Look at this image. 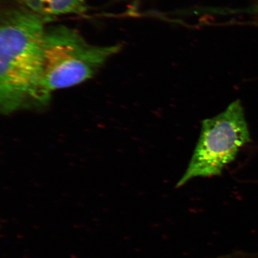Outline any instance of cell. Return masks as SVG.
<instances>
[{"label": "cell", "mask_w": 258, "mask_h": 258, "mask_svg": "<svg viewBox=\"0 0 258 258\" xmlns=\"http://www.w3.org/2000/svg\"><path fill=\"white\" fill-rule=\"evenodd\" d=\"M52 19L21 6L3 10L0 20V101L9 113L32 100L44 104L40 92L46 24Z\"/></svg>", "instance_id": "obj_1"}, {"label": "cell", "mask_w": 258, "mask_h": 258, "mask_svg": "<svg viewBox=\"0 0 258 258\" xmlns=\"http://www.w3.org/2000/svg\"><path fill=\"white\" fill-rule=\"evenodd\" d=\"M120 44L97 46L66 25L47 27L42 51L40 92L46 102L50 92L78 85L121 49Z\"/></svg>", "instance_id": "obj_2"}, {"label": "cell", "mask_w": 258, "mask_h": 258, "mask_svg": "<svg viewBox=\"0 0 258 258\" xmlns=\"http://www.w3.org/2000/svg\"><path fill=\"white\" fill-rule=\"evenodd\" d=\"M250 141L243 106L237 100L220 114L203 121L191 161L177 187L195 177L220 175L235 160L240 148Z\"/></svg>", "instance_id": "obj_3"}, {"label": "cell", "mask_w": 258, "mask_h": 258, "mask_svg": "<svg viewBox=\"0 0 258 258\" xmlns=\"http://www.w3.org/2000/svg\"><path fill=\"white\" fill-rule=\"evenodd\" d=\"M38 15L53 19L63 15H83L89 7L85 0H7Z\"/></svg>", "instance_id": "obj_4"}]
</instances>
